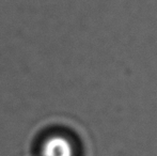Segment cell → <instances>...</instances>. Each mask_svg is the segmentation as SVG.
<instances>
[{
	"label": "cell",
	"mask_w": 157,
	"mask_h": 156,
	"mask_svg": "<svg viewBox=\"0 0 157 156\" xmlns=\"http://www.w3.org/2000/svg\"><path fill=\"white\" fill-rule=\"evenodd\" d=\"M41 154L42 156H74V149L65 137L55 135L44 141Z\"/></svg>",
	"instance_id": "cell-1"
}]
</instances>
